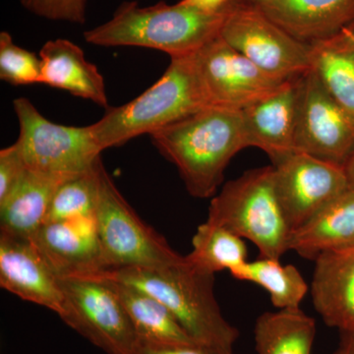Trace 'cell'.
I'll return each mask as SVG.
<instances>
[{"mask_svg":"<svg viewBox=\"0 0 354 354\" xmlns=\"http://www.w3.org/2000/svg\"><path fill=\"white\" fill-rule=\"evenodd\" d=\"M257 247L260 257L281 260L292 230L277 196L274 165L246 171L212 199L207 221Z\"/></svg>","mask_w":354,"mask_h":354,"instance_id":"cell-5","label":"cell"},{"mask_svg":"<svg viewBox=\"0 0 354 354\" xmlns=\"http://www.w3.org/2000/svg\"><path fill=\"white\" fill-rule=\"evenodd\" d=\"M102 165L100 160L94 169L65 180L51 200L44 223L95 216Z\"/></svg>","mask_w":354,"mask_h":354,"instance_id":"cell-26","label":"cell"},{"mask_svg":"<svg viewBox=\"0 0 354 354\" xmlns=\"http://www.w3.org/2000/svg\"><path fill=\"white\" fill-rule=\"evenodd\" d=\"M185 257L195 269L212 274L223 270L232 272L248 261L243 239L208 221L198 227L192 251Z\"/></svg>","mask_w":354,"mask_h":354,"instance_id":"cell-25","label":"cell"},{"mask_svg":"<svg viewBox=\"0 0 354 354\" xmlns=\"http://www.w3.org/2000/svg\"><path fill=\"white\" fill-rule=\"evenodd\" d=\"M341 334V341L334 354H354V330Z\"/></svg>","mask_w":354,"mask_h":354,"instance_id":"cell-32","label":"cell"},{"mask_svg":"<svg viewBox=\"0 0 354 354\" xmlns=\"http://www.w3.org/2000/svg\"><path fill=\"white\" fill-rule=\"evenodd\" d=\"M29 12L51 21L83 25L88 0H20Z\"/></svg>","mask_w":354,"mask_h":354,"instance_id":"cell-28","label":"cell"},{"mask_svg":"<svg viewBox=\"0 0 354 354\" xmlns=\"http://www.w3.org/2000/svg\"><path fill=\"white\" fill-rule=\"evenodd\" d=\"M274 169L277 196L292 232L349 188L344 167L307 153H291Z\"/></svg>","mask_w":354,"mask_h":354,"instance_id":"cell-12","label":"cell"},{"mask_svg":"<svg viewBox=\"0 0 354 354\" xmlns=\"http://www.w3.org/2000/svg\"><path fill=\"white\" fill-rule=\"evenodd\" d=\"M221 37L268 75L281 81L311 69V46L298 41L255 2L232 0Z\"/></svg>","mask_w":354,"mask_h":354,"instance_id":"cell-7","label":"cell"},{"mask_svg":"<svg viewBox=\"0 0 354 354\" xmlns=\"http://www.w3.org/2000/svg\"><path fill=\"white\" fill-rule=\"evenodd\" d=\"M0 79L13 86L41 84L39 55L17 46L6 31L0 32Z\"/></svg>","mask_w":354,"mask_h":354,"instance_id":"cell-27","label":"cell"},{"mask_svg":"<svg viewBox=\"0 0 354 354\" xmlns=\"http://www.w3.org/2000/svg\"><path fill=\"white\" fill-rule=\"evenodd\" d=\"M239 281H249L269 293L272 304L278 310L298 309L309 286L297 267L283 265L279 260L260 257L230 272Z\"/></svg>","mask_w":354,"mask_h":354,"instance_id":"cell-24","label":"cell"},{"mask_svg":"<svg viewBox=\"0 0 354 354\" xmlns=\"http://www.w3.org/2000/svg\"><path fill=\"white\" fill-rule=\"evenodd\" d=\"M72 176L28 169L13 192L0 203V232L30 239L44 225L58 187Z\"/></svg>","mask_w":354,"mask_h":354,"instance_id":"cell-19","label":"cell"},{"mask_svg":"<svg viewBox=\"0 0 354 354\" xmlns=\"http://www.w3.org/2000/svg\"><path fill=\"white\" fill-rule=\"evenodd\" d=\"M256 4L288 34L308 44L329 38L354 22V0H274Z\"/></svg>","mask_w":354,"mask_h":354,"instance_id":"cell-17","label":"cell"},{"mask_svg":"<svg viewBox=\"0 0 354 354\" xmlns=\"http://www.w3.org/2000/svg\"><path fill=\"white\" fill-rule=\"evenodd\" d=\"M311 281L314 307L339 332L354 330V245L321 253Z\"/></svg>","mask_w":354,"mask_h":354,"instance_id":"cell-16","label":"cell"},{"mask_svg":"<svg viewBox=\"0 0 354 354\" xmlns=\"http://www.w3.org/2000/svg\"><path fill=\"white\" fill-rule=\"evenodd\" d=\"M130 354H234V349L202 344H162L143 341L137 342L136 346Z\"/></svg>","mask_w":354,"mask_h":354,"instance_id":"cell-30","label":"cell"},{"mask_svg":"<svg viewBox=\"0 0 354 354\" xmlns=\"http://www.w3.org/2000/svg\"><path fill=\"white\" fill-rule=\"evenodd\" d=\"M0 286L58 316L64 313L60 279L30 239L0 232Z\"/></svg>","mask_w":354,"mask_h":354,"instance_id":"cell-13","label":"cell"},{"mask_svg":"<svg viewBox=\"0 0 354 354\" xmlns=\"http://www.w3.org/2000/svg\"><path fill=\"white\" fill-rule=\"evenodd\" d=\"M64 295L60 318L106 354H130L138 342L127 310L109 279L99 276L60 279Z\"/></svg>","mask_w":354,"mask_h":354,"instance_id":"cell-9","label":"cell"},{"mask_svg":"<svg viewBox=\"0 0 354 354\" xmlns=\"http://www.w3.org/2000/svg\"><path fill=\"white\" fill-rule=\"evenodd\" d=\"M230 3L223 10L206 11L181 1L146 7L123 2L111 19L84 32V38L104 48L138 46L162 51L171 58L190 57L221 36Z\"/></svg>","mask_w":354,"mask_h":354,"instance_id":"cell-2","label":"cell"},{"mask_svg":"<svg viewBox=\"0 0 354 354\" xmlns=\"http://www.w3.org/2000/svg\"><path fill=\"white\" fill-rule=\"evenodd\" d=\"M19 123L15 142L28 169L62 176L91 171L101 160L102 151L91 125L66 127L46 120L26 97L13 101Z\"/></svg>","mask_w":354,"mask_h":354,"instance_id":"cell-8","label":"cell"},{"mask_svg":"<svg viewBox=\"0 0 354 354\" xmlns=\"http://www.w3.org/2000/svg\"><path fill=\"white\" fill-rule=\"evenodd\" d=\"M41 60V85L66 91L81 99L109 108L104 76L86 59L80 46L69 39L46 41L39 53Z\"/></svg>","mask_w":354,"mask_h":354,"instance_id":"cell-18","label":"cell"},{"mask_svg":"<svg viewBox=\"0 0 354 354\" xmlns=\"http://www.w3.org/2000/svg\"><path fill=\"white\" fill-rule=\"evenodd\" d=\"M184 4L197 7L206 11H220L232 1V0H180Z\"/></svg>","mask_w":354,"mask_h":354,"instance_id":"cell-31","label":"cell"},{"mask_svg":"<svg viewBox=\"0 0 354 354\" xmlns=\"http://www.w3.org/2000/svg\"><path fill=\"white\" fill-rule=\"evenodd\" d=\"M295 151L341 167L354 153V120L312 68L297 79Z\"/></svg>","mask_w":354,"mask_h":354,"instance_id":"cell-10","label":"cell"},{"mask_svg":"<svg viewBox=\"0 0 354 354\" xmlns=\"http://www.w3.org/2000/svg\"><path fill=\"white\" fill-rule=\"evenodd\" d=\"M109 281L127 310L138 341L162 344L196 342L181 327L171 312L155 297L124 283Z\"/></svg>","mask_w":354,"mask_h":354,"instance_id":"cell-22","label":"cell"},{"mask_svg":"<svg viewBox=\"0 0 354 354\" xmlns=\"http://www.w3.org/2000/svg\"><path fill=\"white\" fill-rule=\"evenodd\" d=\"M95 221L106 270L167 267L185 261V257L176 252L164 237L137 216L104 165Z\"/></svg>","mask_w":354,"mask_h":354,"instance_id":"cell-6","label":"cell"},{"mask_svg":"<svg viewBox=\"0 0 354 354\" xmlns=\"http://www.w3.org/2000/svg\"><path fill=\"white\" fill-rule=\"evenodd\" d=\"M248 1L255 2V3H266V2H271L274 0H248Z\"/></svg>","mask_w":354,"mask_h":354,"instance_id":"cell-34","label":"cell"},{"mask_svg":"<svg viewBox=\"0 0 354 354\" xmlns=\"http://www.w3.org/2000/svg\"><path fill=\"white\" fill-rule=\"evenodd\" d=\"M27 169L16 143L0 151V203L13 192Z\"/></svg>","mask_w":354,"mask_h":354,"instance_id":"cell-29","label":"cell"},{"mask_svg":"<svg viewBox=\"0 0 354 354\" xmlns=\"http://www.w3.org/2000/svg\"><path fill=\"white\" fill-rule=\"evenodd\" d=\"M310 46L311 68L335 101L354 120V22Z\"/></svg>","mask_w":354,"mask_h":354,"instance_id":"cell-21","label":"cell"},{"mask_svg":"<svg viewBox=\"0 0 354 354\" xmlns=\"http://www.w3.org/2000/svg\"><path fill=\"white\" fill-rule=\"evenodd\" d=\"M93 276L113 279L148 293L164 304L194 341L234 349L239 332L221 313L214 276L187 260L167 267H125Z\"/></svg>","mask_w":354,"mask_h":354,"instance_id":"cell-3","label":"cell"},{"mask_svg":"<svg viewBox=\"0 0 354 354\" xmlns=\"http://www.w3.org/2000/svg\"><path fill=\"white\" fill-rule=\"evenodd\" d=\"M30 239L59 279L106 270L95 216L44 223Z\"/></svg>","mask_w":354,"mask_h":354,"instance_id":"cell-14","label":"cell"},{"mask_svg":"<svg viewBox=\"0 0 354 354\" xmlns=\"http://www.w3.org/2000/svg\"><path fill=\"white\" fill-rule=\"evenodd\" d=\"M208 106L193 55L171 58L157 82L127 104L109 106L91 128L97 146L104 151L141 135L152 134Z\"/></svg>","mask_w":354,"mask_h":354,"instance_id":"cell-4","label":"cell"},{"mask_svg":"<svg viewBox=\"0 0 354 354\" xmlns=\"http://www.w3.org/2000/svg\"><path fill=\"white\" fill-rule=\"evenodd\" d=\"M316 322L301 309L265 312L254 328L257 354H312Z\"/></svg>","mask_w":354,"mask_h":354,"instance_id":"cell-23","label":"cell"},{"mask_svg":"<svg viewBox=\"0 0 354 354\" xmlns=\"http://www.w3.org/2000/svg\"><path fill=\"white\" fill-rule=\"evenodd\" d=\"M354 245V189L349 187L291 232L290 250L306 259Z\"/></svg>","mask_w":354,"mask_h":354,"instance_id":"cell-20","label":"cell"},{"mask_svg":"<svg viewBox=\"0 0 354 354\" xmlns=\"http://www.w3.org/2000/svg\"><path fill=\"white\" fill-rule=\"evenodd\" d=\"M178 169L191 196L216 194L232 158L248 148L241 111L208 106L150 134Z\"/></svg>","mask_w":354,"mask_h":354,"instance_id":"cell-1","label":"cell"},{"mask_svg":"<svg viewBox=\"0 0 354 354\" xmlns=\"http://www.w3.org/2000/svg\"><path fill=\"white\" fill-rule=\"evenodd\" d=\"M193 62L211 106L242 111L286 82L266 74L221 36L194 53Z\"/></svg>","mask_w":354,"mask_h":354,"instance_id":"cell-11","label":"cell"},{"mask_svg":"<svg viewBox=\"0 0 354 354\" xmlns=\"http://www.w3.org/2000/svg\"><path fill=\"white\" fill-rule=\"evenodd\" d=\"M297 79L241 111L247 145L264 151L272 165L295 152Z\"/></svg>","mask_w":354,"mask_h":354,"instance_id":"cell-15","label":"cell"},{"mask_svg":"<svg viewBox=\"0 0 354 354\" xmlns=\"http://www.w3.org/2000/svg\"><path fill=\"white\" fill-rule=\"evenodd\" d=\"M344 171H346V176H348V180L349 187L353 188L354 189V153L346 165H344Z\"/></svg>","mask_w":354,"mask_h":354,"instance_id":"cell-33","label":"cell"}]
</instances>
